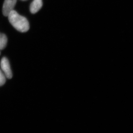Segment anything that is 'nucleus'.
<instances>
[{
    "label": "nucleus",
    "instance_id": "obj_1",
    "mask_svg": "<svg viewBox=\"0 0 133 133\" xmlns=\"http://www.w3.org/2000/svg\"><path fill=\"white\" fill-rule=\"evenodd\" d=\"M8 17L10 23L17 31L25 32L30 29V24L27 19L20 15L14 10L10 12Z\"/></svg>",
    "mask_w": 133,
    "mask_h": 133
},
{
    "label": "nucleus",
    "instance_id": "obj_2",
    "mask_svg": "<svg viewBox=\"0 0 133 133\" xmlns=\"http://www.w3.org/2000/svg\"><path fill=\"white\" fill-rule=\"evenodd\" d=\"M1 66L4 72L5 77L8 79H11L13 77L11 70L10 68V64L9 61L6 58L4 57L1 59Z\"/></svg>",
    "mask_w": 133,
    "mask_h": 133
},
{
    "label": "nucleus",
    "instance_id": "obj_3",
    "mask_svg": "<svg viewBox=\"0 0 133 133\" xmlns=\"http://www.w3.org/2000/svg\"><path fill=\"white\" fill-rule=\"evenodd\" d=\"M17 0H5L3 6L2 12L3 15L8 17L10 12L14 10Z\"/></svg>",
    "mask_w": 133,
    "mask_h": 133
},
{
    "label": "nucleus",
    "instance_id": "obj_4",
    "mask_svg": "<svg viewBox=\"0 0 133 133\" xmlns=\"http://www.w3.org/2000/svg\"><path fill=\"white\" fill-rule=\"evenodd\" d=\"M42 6V0H33L30 6V11L34 14L38 12Z\"/></svg>",
    "mask_w": 133,
    "mask_h": 133
},
{
    "label": "nucleus",
    "instance_id": "obj_5",
    "mask_svg": "<svg viewBox=\"0 0 133 133\" xmlns=\"http://www.w3.org/2000/svg\"><path fill=\"white\" fill-rule=\"evenodd\" d=\"M8 42V38L4 34L0 33V50L4 49Z\"/></svg>",
    "mask_w": 133,
    "mask_h": 133
},
{
    "label": "nucleus",
    "instance_id": "obj_6",
    "mask_svg": "<svg viewBox=\"0 0 133 133\" xmlns=\"http://www.w3.org/2000/svg\"><path fill=\"white\" fill-rule=\"evenodd\" d=\"M6 82V77L4 73L0 70V87L4 84Z\"/></svg>",
    "mask_w": 133,
    "mask_h": 133
},
{
    "label": "nucleus",
    "instance_id": "obj_7",
    "mask_svg": "<svg viewBox=\"0 0 133 133\" xmlns=\"http://www.w3.org/2000/svg\"><path fill=\"white\" fill-rule=\"evenodd\" d=\"M21 1H26V0H21Z\"/></svg>",
    "mask_w": 133,
    "mask_h": 133
},
{
    "label": "nucleus",
    "instance_id": "obj_8",
    "mask_svg": "<svg viewBox=\"0 0 133 133\" xmlns=\"http://www.w3.org/2000/svg\"><path fill=\"white\" fill-rule=\"evenodd\" d=\"M0 54H1V53H0Z\"/></svg>",
    "mask_w": 133,
    "mask_h": 133
}]
</instances>
